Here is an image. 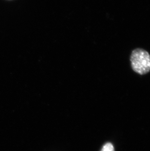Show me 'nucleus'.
<instances>
[{
  "mask_svg": "<svg viewBox=\"0 0 150 151\" xmlns=\"http://www.w3.org/2000/svg\"><path fill=\"white\" fill-rule=\"evenodd\" d=\"M132 70L137 74L143 76L150 72V54L142 48L132 50L130 57Z\"/></svg>",
  "mask_w": 150,
  "mask_h": 151,
  "instance_id": "f257e3e1",
  "label": "nucleus"
},
{
  "mask_svg": "<svg viewBox=\"0 0 150 151\" xmlns=\"http://www.w3.org/2000/svg\"><path fill=\"white\" fill-rule=\"evenodd\" d=\"M101 151H115V148L111 143L108 142L103 146Z\"/></svg>",
  "mask_w": 150,
  "mask_h": 151,
  "instance_id": "f03ea898",
  "label": "nucleus"
}]
</instances>
